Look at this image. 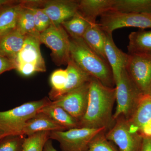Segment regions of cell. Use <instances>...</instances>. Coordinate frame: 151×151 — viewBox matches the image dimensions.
Wrapping results in <instances>:
<instances>
[{"instance_id":"1","label":"cell","mask_w":151,"mask_h":151,"mask_svg":"<svg viewBox=\"0 0 151 151\" xmlns=\"http://www.w3.org/2000/svg\"><path fill=\"white\" fill-rule=\"evenodd\" d=\"M116 94L115 87L105 86L92 77L89 82L87 109L79 121V128H105L109 130L114 124L112 112Z\"/></svg>"},{"instance_id":"2","label":"cell","mask_w":151,"mask_h":151,"mask_svg":"<svg viewBox=\"0 0 151 151\" xmlns=\"http://www.w3.org/2000/svg\"><path fill=\"white\" fill-rule=\"evenodd\" d=\"M70 58L82 70L103 85L114 87L113 73L107 61L97 55L82 38L70 37Z\"/></svg>"},{"instance_id":"3","label":"cell","mask_w":151,"mask_h":151,"mask_svg":"<svg viewBox=\"0 0 151 151\" xmlns=\"http://www.w3.org/2000/svg\"><path fill=\"white\" fill-rule=\"evenodd\" d=\"M51 101L45 97L25 103L8 111L0 112V130L6 136L22 135L26 122Z\"/></svg>"},{"instance_id":"4","label":"cell","mask_w":151,"mask_h":151,"mask_svg":"<svg viewBox=\"0 0 151 151\" xmlns=\"http://www.w3.org/2000/svg\"><path fill=\"white\" fill-rule=\"evenodd\" d=\"M116 86L117 105L113 115L114 123L120 117L129 120L143 94L130 78L126 68L122 71L120 80Z\"/></svg>"},{"instance_id":"5","label":"cell","mask_w":151,"mask_h":151,"mask_svg":"<svg viewBox=\"0 0 151 151\" xmlns=\"http://www.w3.org/2000/svg\"><path fill=\"white\" fill-rule=\"evenodd\" d=\"M105 128H74L50 132V139L57 141L63 151H87L89 144L100 133L106 132Z\"/></svg>"},{"instance_id":"6","label":"cell","mask_w":151,"mask_h":151,"mask_svg":"<svg viewBox=\"0 0 151 151\" xmlns=\"http://www.w3.org/2000/svg\"><path fill=\"white\" fill-rule=\"evenodd\" d=\"M40 40L51 50L52 58L56 65H67L70 59V37L61 25H50L41 33Z\"/></svg>"},{"instance_id":"7","label":"cell","mask_w":151,"mask_h":151,"mask_svg":"<svg viewBox=\"0 0 151 151\" xmlns=\"http://www.w3.org/2000/svg\"><path fill=\"white\" fill-rule=\"evenodd\" d=\"M99 24L103 31L112 34L123 27H137L144 30L151 28V13H126L108 11L101 16Z\"/></svg>"},{"instance_id":"8","label":"cell","mask_w":151,"mask_h":151,"mask_svg":"<svg viewBox=\"0 0 151 151\" xmlns=\"http://www.w3.org/2000/svg\"><path fill=\"white\" fill-rule=\"evenodd\" d=\"M105 136L118 146L120 151H139L143 138L139 133L131 129L129 122L123 117L115 121Z\"/></svg>"},{"instance_id":"9","label":"cell","mask_w":151,"mask_h":151,"mask_svg":"<svg viewBox=\"0 0 151 151\" xmlns=\"http://www.w3.org/2000/svg\"><path fill=\"white\" fill-rule=\"evenodd\" d=\"M126 69L141 92L147 94L151 86V54L129 55Z\"/></svg>"},{"instance_id":"10","label":"cell","mask_w":151,"mask_h":151,"mask_svg":"<svg viewBox=\"0 0 151 151\" xmlns=\"http://www.w3.org/2000/svg\"><path fill=\"white\" fill-rule=\"evenodd\" d=\"M89 82L51 101V104L63 108L79 123L88 105Z\"/></svg>"},{"instance_id":"11","label":"cell","mask_w":151,"mask_h":151,"mask_svg":"<svg viewBox=\"0 0 151 151\" xmlns=\"http://www.w3.org/2000/svg\"><path fill=\"white\" fill-rule=\"evenodd\" d=\"M78 1L52 0L44 1L42 8L51 24L61 25L78 12Z\"/></svg>"},{"instance_id":"12","label":"cell","mask_w":151,"mask_h":151,"mask_svg":"<svg viewBox=\"0 0 151 151\" xmlns=\"http://www.w3.org/2000/svg\"><path fill=\"white\" fill-rule=\"evenodd\" d=\"M105 57L112 70L116 84L120 80L122 71L126 68L129 55L123 52L116 46L113 41L112 34L105 33Z\"/></svg>"},{"instance_id":"13","label":"cell","mask_w":151,"mask_h":151,"mask_svg":"<svg viewBox=\"0 0 151 151\" xmlns=\"http://www.w3.org/2000/svg\"><path fill=\"white\" fill-rule=\"evenodd\" d=\"M39 39L26 35L24 43L17 57L16 65L23 63H31L35 65L39 72L46 71L45 63L40 49Z\"/></svg>"},{"instance_id":"14","label":"cell","mask_w":151,"mask_h":151,"mask_svg":"<svg viewBox=\"0 0 151 151\" xmlns=\"http://www.w3.org/2000/svg\"><path fill=\"white\" fill-rule=\"evenodd\" d=\"M25 36L16 29L0 38V55L16 65L17 57L23 45Z\"/></svg>"},{"instance_id":"15","label":"cell","mask_w":151,"mask_h":151,"mask_svg":"<svg viewBox=\"0 0 151 151\" xmlns=\"http://www.w3.org/2000/svg\"><path fill=\"white\" fill-rule=\"evenodd\" d=\"M114 0L78 1V12L91 23L96 22L97 17L112 10Z\"/></svg>"},{"instance_id":"16","label":"cell","mask_w":151,"mask_h":151,"mask_svg":"<svg viewBox=\"0 0 151 151\" xmlns=\"http://www.w3.org/2000/svg\"><path fill=\"white\" fill-rule=\"evenodd\" d=\"M127 121L132 130L140 134L143 128L151 122V97L143 94L132 117Z\"/></svg>"},{"instance_id":"17","label":"cell","mask_w":151,"mask_h":151,"mask_svg":"<svg viewBox=\"0 0 151 151\" xmlns=\"http://www.w3.org/2000/svg\"><path fill=\"white\" fill-rule=\"evenodd\" d=\"M65 129L55 123L44 113L38 112L26 123L22 135L28 136L37 132L65 131Z\"/></svg>"},{"instance_id":"18","label":"cell","mask_w":151,"mask_h":151,"mask_svg":"<svg viewBox=\"0 0 151 151\" xmlns=\"http://www.w3.org/2000/svg\"><path fill=\"white\" fill-rule=\"evenodd\" d=\"M68 73V78L66 86L63 90L58 93L55 100L63 94L79 88L89 82L92 76L82 70L73 60L70 58L66 68Z\"/></svg>"},{"instance_id":"19","label":"cell","mask_w":151,"mask_h":151,"mask_svg":"<svg viewBox=\"0 0 151 151\" xmlns=\"http://www.w3.org/2000/svg\"><path fill=\"white\" fill-rule=\"evenodd\" d=\"M24 1L0 9V38L16 29L18 19Z\"/></svg>"},{"instance_id":"20","label":"cell","mask_w":151,"mask_h":151,"mask_svg":"<svg viewBox=\"0 0 151 151\" xmlns=\"http://www.w3.org/2000/svg\"><path fill=\"white\" fill-rule=\"evenodd\" d=\"M105 33L97 22L91 23L82 37L89 48L107 62L105 52Z\"/></svg>"},{"instance_id":"21","label":"cell","mask_w":151,"mask_h":151,"mask_svg":"<svg viewBox=\"0 0 151 151\" xmlns=\"http://www.w3.org/2000/svg\"><path fill=\"white\" fill-rule=\"evenodd\" d=\"M51 102L38 112L44 113L65 130L79 128V123L65 110Z\"/></svg>"},{"instance_id":"22","label":"cell","mask_w":151,"mask_h":151,"mask_svg":"<svg viewBox=\"0 0 151 151\" xmlns=\"http://www.w3.org/2000/svg\"><path fill=\"white\" fill-rule=\"evenodd\" d=\"M128 54H151V31L134 32L129 36Z\"/></svg>"},{"instance_id":"23","label":"cell","mask_w":151,"mask_h":151,"mask_svg":"<svg viewBox=\"0 0 151 151\" xmlns=\"http://www.w3.org/2000/svg\"><path fill=\"white\" fill-rule=\"evenodd\" d=\"M17 29L24 35L31 36L40 39V33L36 27L32 11L27 1H24V5L19 14Z\"/></svg>"},{"instance_id":"24","label":"cell","mask_w":151,"mask_h":151,"mask_svg":"<svg viewBox=\"0 0 151 151\" xmlns=\"http://www.w3.org/2000/svg\"><path fill=\"white\" fill-rule=\"evenodd\" d=\"M112 10L122 12L151 13V0H114Z\"/></svg>"},{"instance_id":"25","label":"cell","mask_w":151,"mask_h":151,"mask_svg":"<svg viewBox=\"0 0 151 151\" xmlns=\"http://www.w3.org/2000/svg\"><path fill=\"white\" fill-rule=\"evenodd\" d=\"M91 23L78 12L61 25L70 37L82 38Z\"/></svg>"},{"instance_id":"26","label":"cell","mask_w":151,"mask_h":151,"mask_svg":"<svg viewBox=\"0 0 151 151\" xmlns=\"http://www.w3.org/2000/svg\"><path fill=\"white\" fill-rule=\"evenodd\" d=\"M42 2V1H27V4L32 11L36 27L40 33L51 24L48 17L41 7Z\"/></svg>"},{"instance_id":"27","label":"cell","mask_w":151,"mask_h":151,"mask_svg":"<svg viewBox=\"0 0 151 151\" xmlns=\"http://www.w3.org/2000/svg\"><path fill=\"white\" fill-rule=\"evenodd\" d=\"M50 132H37L25 137L22 151H43L45 144L49 139Z\"/></svg>"},{"instance_id":"28","label":"cell","mask_w":151,"mask_h":151,"mask_svg":"<svg viewBox=\"0 0 151 151\" xmlns=\"http://www.w3.org/2000/svg\"><path fill=\"white\" fill-rule=\"evenodd\" d=\"M67 69H59L52 72L50 77L52 89L49 93L50 98L53 101L58 93L64 89L68 81Z\"/></svg>"},{"instance_id":"29","label":"cell","mask_w":151,"mask_h":151,"mask_svg":"<svg viewBox=\"0 0 151 151\" xmlns=\"http://www.w3.org/2000/svg\"><path fill=\"white\" fill-rule=\"evenodd\" d=\"M24 138L22 135L6 136L0 140V151H22Z\"/></svg>"},{"instance_id":"30","label":"cell","mask_w":151,"mask_h":151,"mask_svg":"<svg viewBox=\"0 0 151 151\" xmlns=\"http://www.w3.org/2000/svg\"><path fill=\"white\" fill-rule=\"evenodd\" d=\"M105 132L100 133L94 138L87 151H119L106 138Z\"/></svg>"},{"instance_id":"31","label":"cell","mask_w":151,"mask_h":151,"mask_svg":"<svg viewBox=\"0 0 151 151\" xmlns=\"http://www.w3.org/2000/svg\"><path fill=\"white\" fill-rule=\"evenodd\" d=\"M16 69L22 75L30 76L37 72H39L35 65L31 63H23L17 65Z\"/></svg>"},{"instance_id":"32","label":"cell","mask_w":151,"mask_h":151,"mask_svg":"<svg viewBox=\"0 0 151 151\" xmlns=\"http://www.w3.org/2000/svg\"><path fill=\"white\" fill-rule=\"evenodd\" d=\"M12 69H16L15 64L10 60L0 55V75Z\"/></svg>"},{"instance_id":"33","label":"cell","mask_w":151,"mask_h":151,"mask_svg":"<svg viewBox=\"0 0 151 151\" xmlns=\"http://www.w3.org/2000/svg\"><path fill=\"white\" fill-rule=\"evenodd\" d=\"M139 151H151V137H143Z\"/></svg>"},{"instance_id":"34","label":"cell","mask_w":151,"mask_h":151,"mask_svg":"<svg viewBox=\"0 0 151 151\" xmlns=\"http://www.w3.org/2000/svg\"><path fill=\"white\" fill-rule=\"evenodd\" d=\"M43 151H58L52 145L51 140L49 139L47 142L44 147Z\"/></svg>"},{"instance_id":"35","label":"cell","mask_w":151,"mask_h":151,"mask_svg":"<svg viewBox=\"0 0 151 151\" xmlns=\"http://www.w3.org/2000/svg\"><path fill=\"white\" fill-rule=\"evenodd\" d=\"M18 2V1H9V0H0V9L4 6L11 5Z\"/></svg>"},{"instance_id":"36","label":"cell","mask_w":151,"mask_h":151,"mask_svg":"<svg viewBox=\"0 0 151 151\" xmlns=\"http://www.w3.org/2000/svg\"><path fill=\"white\" fill-rule=\"evenodd\" d=\"M6 137L5 135H4V134L0 130V140L1 139H2L4 137Z\"/></svg>"},{"instance_id":"37","label":"cell","mask_w":151,"mask_h":151,"mask_svg":"<svg viewBox=\"0 0 151 151\" xmlns=\"http://www.w3.org/2000/svg\"><path fill=\"white\" fill-rule=\"evenodd\" d=\"M148 95H149L150 97H151V86L150 88V90H149L148 93Z\"/></svg>"}]
</instances>
